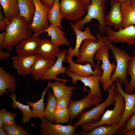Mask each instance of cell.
Instances as JSON below:
<instances>
[{"label": "cell", "instance_id": "1", "mask_svg": "<svg viewBox=\"0 0 135 135\" xmlns=\"http://www.w3.org/2000/svg\"><path fill=\"white\" fill-rule=\"evenodd\" d=\"M29 24L24 18L20 15L12 19L4 30L6 38L2 49L10 52L13 47L20 41L32 36L33 34L28 28Z\"/></svg>", "mask_w": 135, "mask_h": 135}, {"label": "cell", "instance_id": "2", "mask_svg": "<svg viewBox=\"0 0 135 135\" xmlns=\"http://www.w3.org/2000/svg\"><path fill=\"white\" fill-rule=\"evenodd\" d=\"M114 98L115 104L112 110L108 109L106 110L101 120L97 122L81 125L80 126L82 130L87 132L99 126L106 124L113 126L118 124L124 114L125 106V100L122 96L118 92H116Z\"/></svg>", "mask_w": 135, "mask_h": 135}, {"label": "cell", "instance_id": "3", "mask_svg": "<svg viewBox=\"0 0 135 135\" xmlns=\"http://www.w3.org/2000/svg\"><path fill=\"white\" fill-rule=\"evenodd\" d=\"M107 46L112 53L116 62V68L112 75L111 79L114 83L118 79L121 84L126 85L128 74L127 68L128 61L132 56L120 48L114 46L107 36H102Z\"/></svg>", "mask_w": 135, "mask_h": 135}, {"label": "cell", "instance_id": "4", "mask_svg": "<svg viewBox=\"0 0 135 135\" xmlns=\"http://www.w3.org/2000/svg\"><path fill=\"white\" fill-rule=\"evenodd\" d=\"M106 0H90V4L87 5L88 12L86 16L82 19L77 20L74 24V25L82 30L85 24L92 19H95L99 22L98 29L99 32L102 34H104L106 33L107 27L105 21Z\"/></svg>", "mask_w": 135, "mask_h": 135}, {"label": "cell", "instance_id": "5", "mask_svg": "<svg viewBox=\"0 0 135 135\" xmlns=\"http://www.w3.org/2000/svg\"><path fill=\"white\" fill-rule=\"evenodd\" d=\"M115 84L108 88V94L106 99L103 102L100 103L92 109L83 110L78 116L77 121L74 126L77 128L82 124L94 123L98 122L105 112L107 107L112 105L115 102L114 95L116 91Z\"/></svg>", "mask_w": 135, "mask_h": 135}, {"label": "cell", "instance_id": "6", "mask_svg": "<svg viewBox=\"0 0 135 135\" xmlns=\"http://www.w3.org/2000/svg\"><path fill=\"white\" fill-rule=\"evenodd\" d=\"M109 50L107 46H103L97 51L94 56L95 60L100 62L102 61V62L101 68L103 72L100 82L102 85V88L105 91L108 90L113 84L110 78L112 72L115 70L116 68L114 62L111 64L109 61Z\"/></svg>", "mask_w": 135, "mask_h": 135}, {"label": "cell", "instance_id": "7", "mask_svg": "<svg viewBox=\"0 0 135 135\" xmlns=\"http://www.w3.org/2000/svg\"><path fill=\"white\" fill-rule=\"evenodd\" d=\"M96 37L98 39L96 42L89 39L83 41L79 50L80 57L75 61V63L80 64L89 62L91 64L93 70H95L96 66L94 61V55L101 47L106 46L100 33H96Z\"/></svg>", "mask_w": 135, "mask_h": 135}, {"label": "cell", "instance_id": "8", "mask_svg": "<svg viewBox=\"0 0 135 135\" xmlns=\"http://www.w3.org/2000/svg\"><path fill=\"white\" fill-rule=\"evenodd\" d=\"M36 6L34 18L32 23L28 26V28L33 34L38 35L42 33L49 26L47 18L48 13L50 8L42 3L40 0H32Z\"/></svg>", "mask_w": 135, "mask_h": 135}, {"label": "cell", "instance_id": "9", "mask_svg": "<svg viewBox=\"0 0 135 135\" xmlns=\"http://www.w3.org/2000/svg\"><path fill=\"white\" fill-rule=\"evenodd\" d=\"M60 12L68 20H76L82 17L87 5L82 0H60Z\"/></svg>", "mask_w": 135, "mask_h": 135}, {"label": "cell", "instance_id": "10", "mask_svg": "<svg viewBox=\"0 0 135 135\" xmlns=\"http://www.w3.org/2000/svg\"><path fill=\"white\" fill-rule=\"evenodd\" d=\"M68 54L66 55V59L64 60L65 62L69 64L67 68V71L73 72L76 75L79 76H90L91 75H96L101 76L103 72L100 67L99 61L96 64L95 70L92 68L91 64L86 62V64L82 65L81 64L74 62L71 55L70 48H69L67 52Z\"/></svg>", "mask_w": 135, "mask_h": 135}, {"label": "cell", "instance_id": "11", "mask_svg": "<svg viewBox=\"0 0 135 135\" xmlns=\"http://www.w3.org/2000/svg\"><path fill=\"white\" fill-rule=\"evenodd\" d=\"M102 100L101 96H96L89 93L79 100H75L71 98L68 107L70 114V124L84 109L97 105Z\"/></svg>", "mask_w": 135, "mask_h": 135}, {"label": "cell", "instance_id": "12", "mask_svg": "<svg viewBox=\"0 0 135 135\" xmlns=\"http://www.w3.org/2000/svg\"><path fill=\"white\" fill-rule=\"evenodd\" d=\"M106 33L109 39L115 44L123 42L128 45H135V26L134 24L117 31L107 26Z\"/></svg>", "mask_w": 135, "mask_h": 135}, {"label": "cell", "instance_id": "13", "mask_svg": "<svg viewBox=\"0 0 135 135\" xmlns=\"http://www.w3.org/2000/svg\"><path fill=\"white\" fill-rule=\"evenodd\" d=\"M40 128L42 135H74L76 129L71 124L64 125L52 123L46 117L41 120Z\"/></svg>", "mask_w": 135, "mask_h": 135}, {"label": "cell", "instance_id": "14", "mask_svg": "<svg viewBox=\"0 0 135 135\" xmlns=\"http://www.w3.org/2000/svg\"><path fill=\"white\" fill-rule=\"evenodd\" d=\"M65 73L71 78L72 83L74 85L76 84L78 80H80L84 84V90L87 91L86 86L89 87L90 94L96 96L101 97V89L100 84L101 76L92 75L90 76H79L75 74L73 72H66Z\"/></svg>", "mask_w": 135, "mask_h": 135}, {"label": "cell", "instance_id": "15", "mask_svg": "<svg viewBox=\"0 0 135 135\" xmlns=\"http://www.w3.org/2000/svg\"><path fill=\"white\" fill-rule=\"evenodd\" d=\"M110 5V10L105 16L106 25L113 27L114 30L122 29L123 17L121 3L117 0H111Z\"/></svg>", "mask_w": 135, "mask_h": 135}, {"label": "cell", "instance_id": "16", "mask_svg": "<svg viewBox=\"0 0 135 135\" xmlns=\"http://www.w3.org/2000/svg\"><path fill=\"white\" fill-rule=\"evenodd\" d=\"M40 40L38 35L32 36L21 40L16 46L17 55L30 56L36 55Z\"/></svg>", "mask_w": 135, "mask_h": 135}, {"label": "cell", "instance_id": "17", "mask_svg": "<svg viewBox=\"0 0 135 135\" xmlns=\"http://www.w3.org/2000/svg\"><path fill=\"white\" fill-rule=\"evenodd\" d=\"M67 52L66 50H64L58 53L56 61L41 79V80L53 79L56 80H60L64 83L68 82L67 79L60 78L56 77L58 75L65 73L67 71V68L63 66L62 63L64 60L66 59V56Z\"/></svg>", "mask_w": 135, "mask_h": 135}, {"label": "cell", "instance_id": "18", "mask_svg": "<svg viewBox=\"0 0 135 135\" xmlns=\"http://www.w3.org/2000/svg\"><path fill=\"white\" fill-rule=\"evenodd\" d=\"M114 89L116 92H119L125 100V106L123 115L118 124L123 126L126 120L132 114L135 113V93H126L122 89L118 80L116 81Z\"/></svg>", "mask_w": 135, "mask_h": 135}, {"label": "cell", "instance_id": "19", "mask_svg": "<svg viewBox=\"0 0 135 135\" xmlns=\"http://www.w3.org/2000/svg\"><path fill=\"white\" fill-rule=\"evenodd\" d=\"M37 54L30 56L17 55L12 57V64L18 74L20 75L30 74L31 68Z\"/></svg>", "mask_w": 135, "mask_h": 135}, {"label": "cell", "instance_id": "20", "mask_svg": "<svg viewBox=\"0 0 135 135\" xmlns=\"http://www.w3.org/2000/svg\"><path fill=\"white\" fill-rule=\"evenodd\" d=\"M55 62L37 54L31 68L30 74L36 80H41Z\"/></svg>", "mask_w": 135, "mask_h": 135}, {"label": "cell", "instance_id": "21", "mask_svg": "<svg viewBox=\"0 0 135 135\" xmlns=\"http://www.w3.org/2000/svg\"><path fill=\"white\" fill-rule=\"evenodd\" d=\"M70 24L72 29L74 31L76 35V44L74 48L73 49L72 47H70L71 56H74L78 58L80 56L79 54V50L81 44L83 41L86 39L92 40L94 42L98 41L95 37L93 36L90 32L89 27L87 26L83 31L80 30L72 22Z\"/></svg>", "mask_w": 135, "mask_h": 135}, {"label": "cell", "instance_id": "22", "mask_svg": "<svg viewBox=\"0 0 135 135\" xmlns=\"http://www.w3.org/2000/svg\"><path fill=\"white\" fill-rule=\"evenodd\" d=\"M58 47L54 44L50 40L43 38L40 40L37 54L46 58L54 60L60 52Z\"/></svg>", "mask_w": 135, "mask_h": 135}, {"label": "cell", "instance_id": "23", "mask_svg": "<svg viewBox=\"0 0 135 135\" xmlns=\"http://www.w3.org/2000/svg\"><path fill=\"white\" fill-rule=\"evenodd\" d=\"M16 80L11 74L0 67V95L3 96L8 89L11 92L16 91Z\"/></svg>", "mask_w": 135, "mask_h": 135}, {"label": "cell", "instance_id": "24", "mask_svg": "<svg viewBox=\"0 0 135 135\" xmlns=\"http://www.w3.org/2000/svg\"><path fill=\"white\" fill-rule=\"evenodd\" d=\"M103 125L97 126L89 132L80 130L78 135H116L118 134L122 128V126L119 124Z\"/></svg>", "mask_w": 135, "mask_h": 135}, {"label": "cell", "instance_id": "25", "mask_svg": "<svg viewBox=\"0 0 135 135\" xmlns=\"http://www.w3.org/2000/svg\"><path fill=\"white\" fill-rule=\"evenodd\" d=\"M44 32L47 33V36L51 37V42L55 46L58 47L62 45L69 46L70 43L64 35L65 32L58 26L52 24Z\"/></svg>", "mask_w": 135, "mask_h": 135}, {"label": "cell", "instance_id": "26", "mask_svg": "<svg viewBox=\"0 0 135 135\" xmlns=\"http://www.w3.org/2000/svg\"><path fill=\"white\" fill-rule=\"evenodd\" d=\"M20 15L22 16L29 24L32 22L36 10L32 0H18Z\"/></svg>", "mask_w": 135, "mask_h": 135}, {"label": "cell", "instance_id": "27", "mask_svg": "<svg viewBox=\"0 0 135 135\" xmlns=\"http://www.w3.org/2000/svg\"><path fill=\"white\" fill-rule=\"evenodd\" d=\"M50 82L48 81L47 86L45 90L42 93V96L40 99L36 102H31L28 100L26 102L33 109L31 118L36 117L39 118L41 120L45 117V116L44 105L46 104L44 102L45 95L47 91L50 88Z\"/></svg>", "mask_w": 135, "mask_h": 135}, {"label": "cell", "instance_id": "28", "mask_svg": "<svg viewBox=\"0 0 135 135\" xmlns=\"http://www.w3.org/2000/svg\"><path fill=\"white\" fill-rule=\"evenodd\" d=\"M123 20V28L132 24L135 25V10L129 0L121 2Z\"/></svg>", "mask_w": 135, "mask_h": 135}, {"label": "cell", "instance_id": "29", "mask_svg": "<svg viewBox=\"0 0 135 135\" xmlns=\"http://www.w3.org/2000/svg\"><path fill=\"white\" fill-rule=\"evenodd\" d=\"M4 15L12 19L20 15L18 0H0Z\"/></svg>", "mask_w": 135, "mask_h": 135}, {"label": "cell", "instance_id": "30", "mask_svg": "<svg viewBox=\"0 0 135 135\" xmlns=\"http://www.w3.org/2000/svg\"><path fill=\"white\" fill-rule=\"evenodd\" d=\"M47 18L50 24L56 25L62 29L61 22L64 18L60 12L59 0H54L53 5L48 13Z\"/></svg>", "mask_w": 135, "mask_h": 135}, {"label": "cell", "instance_id": "31", "mask_svg": "<svg viewBox=\"0 0 135 135\" xmlns=\"http://www.w3.org/2000/svg\"><path fill=\"white\" fill-rule=\"evenodd\" d=\"M64 83L59 80L50 82V88H52L54 95L56 98L66 94L71 96L73 95L74 87L73 86H67Z\"/></svg>", "mask_w": 135, "mask_h": 135}, {"label": "cell", "instance_id": "32", "mask_svg": "<svg viewBox=\"0 0 135 135\" xmlns=\"http://www.w3.org/2000/svg\"><path fill=\"white\" fill-rule=\"evenodd\" d=\"M133 55L128 63L127 68L128 75L131 76L129 82L126 85L125 92L129 94H133L135 88V48L133 51Z\"/></svg>", "mask_w": 135, "mask_h": 135}, {"label": "cell", "instance_id": "33", "mask_svg": "<svg viewBox=\"0 0 135 135\" xmlns=\"http://www.w3.org/2000/svg\"><path fill=\"white\" fill-rule=\"evenodd\" d=\"M12 100L11 103L13 108H18L20 109L22 114V122L24 124L29 122L30 119L31 118L32 110H31L30 108L29 104L25 105L17 101L16 98L15 94L12 92L10 95Z\"/></svg>", "mask_w": 135, "mask_h": 135}, {"label": "cell", "instance_id": "34", "mask_svg": "<svg viewBox=\"0 0 135 135\" xmlns=\"http://www.w3.org/2000/svg\"><path fill=\"white\" fill-rule=\"evenodd\" d=\"M47 105L44 111L45 116L51 123H55L54 113L56 110V98L54 97L53 92H48L47 93Z\"/></svg>", "mask_w": 135, "mask_h": 135}, {"label": "cell", "instance_id": "35", "mask_svg": "<svg viewBox=\"0 0 135 135\" xmlns=\"http://www.w3.org/2000/svg\"><path fill=\"white\" fill-rule=\"evenodd\" d=\"M54 115L55 123L62 124L70 122V114L68 108L56 110Z\"/></svg>", "mask_w": 135, "mask_h": 135}, {"label": "cell", "instance_id": "36", "mask_svg": "<svg viewBox=\"0 0 135 135\" xmlns=\"http://www.w3.org/2000/svg\"><path fill=\"white\" fill-rule=\"evenodd\" d=\"M2 128L7 132L8 135H30L20 124L14 125L4 124Z\"/></svg>", "mask_w": 135, "mask_h": 135}, {"label": "cell", "instance_id": "37", "mask_svg": "<svg viewBox=\"0 0 135 135\" xmlns=\"http://www.w3.org/2000/svg\"><path fill=\"white\" fill-rule=\"evenodd\" d=\"M16 116V112L12 113L10 112L6 111L4 109L0 110V118H1L4 124L16 125L15 119Z\"/></svg>", "mask_w": 135, "mask_h": 135}, {"label": "cell", "instance_id": "38", "mask_svg": "<svg viewBox=\"0 0 135 135\" xmlns=\"http://www.w3.org/2000/svg\"><path fill=\"white\" fill-rule=\"evenodd\" d=\"M135 128V113L132 114L126 120L122 130L118 135H124L130 130Z\"/></svg>", "mask_w": 135, "mask_h": 135}, {"label": "cell", "instance_id": "39", "mask_svg": "<svg viewBox=\"0 0 135 135\" xmlns=\"http://www.w3.org/2000/svg\"><path fill=\"white\" fill-rule=\"evenodd\" d=\"M71 96L70 95L66 94L56 98V110L68 108Z\"/></svg>", "mask_w": 135, "mask_h": 135}, {"label": "cell", "instance_id": "40", "mask_svg": "<svg viewBox=\"0 0 135 135\" xmlns=\"http://www.w3.org/2000/svg\"><path fill=\"white\" fill-rule=\"evenodd\" d=\"M12 19L3 15L1 11L0 12V31H4L6 26L11 21Z\"/></svg>", "mask_w": 135, "mask_h": 135}, {"label": "cell", "instance_id": "41", "mask_svg": "<svg viewBox=\"0 0 135 135\" xmlns=\"http://www.w3.org/2000/svg\"><path fill=\"white\" fill-rule=\"evenodd\" d=\"M6 38V33L5 31L2 32L0 34V51L2 49L5 42Z\"/></svg>", "mask_w": 135, "mask_h": 135}, {"label": "cell", "instance_id": "42", "mask_svg": "<svg viewBox=\"0 0 135 135\" xmlns=\"http://www.w3.org/2000/svg\"><path fill=\"white\" fill-rule=\"evenodd\" d=\"M10 54L8 52L0 51V60H6L10 58Z\"/></svg>", "mask_w": 135, "mask_h": 135}, {"label": "cell", "instance_id": "43", "mask_svg": "<svg viewBox=\"0 0 135 135\" xmlns=\"http://www.w3.org/2000/svg\"><path fill=\"white\" fill-rule=\"evenodd\" d=\"M54 0H40L41 2L43 4L48 6L51 8L52 6L54 3Z\"/></svg>", "mask_w": 135, "mask_h": 135}, {"label": "cell", "instance_id": "44", "mask_svg": "<svg viewBox=\"0 0 135 135\" xmlns=\"http://www.w3.org/2000/svg\"><path fill=\"white\" fill-rule=\"evenodd\" d=\"M0 135H8L7 132L3 128H0Z\"/></svg>", "mask_w": 135, "mask_h": 135}, {"label": "cell", "instance_id": "45", "mask_svg": "<svg viewBox=\"0 0 135 135\" xmlns=\"http://www.w3.org/2000/svg\"><path fill=\"white\" fill-rule=\"evenodd\" d=\"M132 6L135 10V0H129Z\"/></svg>", "mask_w": 135, "mask_h": 135}, {"label": "cell", "instance_id": "46", "mask_svg": "<svg viewBox=\"0 0 135 135\" xmlns=\"http://www.w3.org/2000/svg\"><path fill=\"white\" fill-rule=\"evenodd\" d=\"M87 5L90 4L91 3L90 0H82Z\"/></svg>", "mask_w": 135, "mask_h": 135}, {"label": "cell", "instance_id": "47", "mask_svg": "<svg viewBox=\"0 0 135 135\" xmlns=\"http://www.w3.org/2000/svg\"><path fill=\"white\" fill-rule=\"evenodd\" d=\"M4 125L3 121L1 118H0V128H2Z\"/></svg>", "mask_w": 135, "mask_h": 135}, {"label": "cell", "instance_id": "48", "mask_svg": "<svg viewBox=\"0 0 135 135\" xmlns=\"http://www.w3.org/2000/svg\"><path fill=\"white\" fill-rule=\"evenodd\" d=\"M120 2H122L128 0H117Z\"/></svg>", "mask_w": 135, "mask_h": 135}]
</instances>
